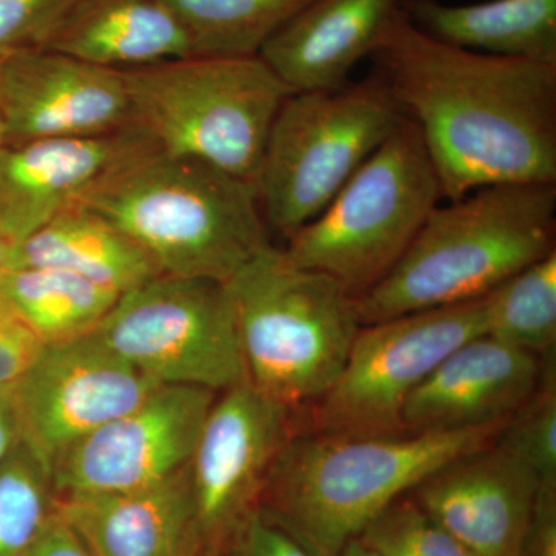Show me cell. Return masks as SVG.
<instances>
[{
	"label": "cell",
	"instance_id": "obj_28",
	"mask_svg": "<svg viewBox=\"0 0 556 556\" xmlns=\"http://www.w3.org/2000/svg\"><path fill=\"white\" fill-rule=\"evenodd\" d=\"M357 538L380 556H473L409 493L380 511Z\"/></svg>",
	"mask_w": 556,
	"mask_h": 556
},
{
	"label": "cell",
	"instance_id": "obj_27",
	"mask_svg": "<svg viewBox=\"0 0 556 556\" xmlns=\"http://www.w3.org/2000/svg\"><path fill=\"white\" fill-rule=\"evenodd\" d=\"M496 444L530 468L541 484H556L555 358L535 394L507 420Z\"/></svg>",
	"mask_w": 556,
	"mask_h": 556
},
{
	"label": "cell",
	"instance_id": "obj_6",
	"mask_svg": "<svg viewBox=\"0 0 556 556\" xmlns=\"http://www.w3.org/2000/svg\"><path fill=\"white\" fill-rule=\"evenodd\" d=\"M123 75L131 124L159 152L252 182L278 110L294 93L260 56H186Z\"/></svg>",
	"mask_w": 556,
	"mask_h": 556
},
{
	"label": "cell",
	"instance_id": "obj_20",
	"mask_svg": "<svg viewBox=\"0 0 556 556\" xmlns=\"http://www.w3.org/2000/svg\"><path fill=\"white\" fill-rule=\"evenodd\" d=\"M43 49L119 72L193 56L161 0H78Z\"/></svg>",
	"mask_w": 556,
	"mask_h": 556
},
{
	"label": "cell",
	"instance_id": "obj_30",
	"mask_svg": "<svg viewBox=\"0 0 556 556\" xmlns=\"http://www.w3.org/2000/svg\"><path fill=\"white\" fill-rule=\"evenodd\" d=\"M43 346L9 300L0 294V393L13 390Z\"/></svg>",
	"mask_w": 556,
	"mask_h": 556
},
{
	"label": "cell",
	"instance_id": "obj_17",
	"mask_svg": "<svg viewBox=\"0 0 556 556\" xmlns=\"http://www.w3.org/2000/svg\"><path fill=\"white\" fill-rule=\"evenodd\" d=\"M482 334L457 346L409 396L408 433L504 426L535 394L548 362Z\"/></svg>",
	"mask_w": 556,
	"mask_h": 556
},
{
	"label": "cell",
	"instance_id": "obj_11",
	"mask_svg": "<svg viewBox=\"0 0 556 556\" xmlns=\"http://www.w3.org/2000/svg\"><path fill=\"white\" fill-rule=\"evenodd\" d=\"M159 387L97 331L46 345L10 391L20 442L51 475L70 448Z\"/></svg>",
	"mask_w": 556,
	"mask_h": 556
},
{
	"label": "cell",
	"instance_id": "obj_34",
	"mask_svg": "<svg viewBox=\"0 0 556 556\" xmlns=\"http://www.w3.org/2000/svg\"><path fill=\"white\" fill-rule=\"evenodd\" d=\"M17 444H20V434H17L10 391H7V393H0V464Z\"/></svg>",
	"mask_w": 556,
	"mask_h": 556
},
{
	"label": "cell",
	"instance_id": "obj_10",
	"mask_svg": "<svg viewBox=\"0 0 556 556\" xmlns=\"http://www.w3.org/2000/svg\"><path fill=\"white\" fill-rule=\"evenodd\" d=\"M485 334L484 298L362 325L342 371L309 408L308 431L404 433L402 412L430 372Z\"/></svg>",
	"mask_w": 556,
	"mask_h": 556
},
{
	"label": "cell",
	"instance_id": "obj_8",
	"mask_svg": "<svg viewBox=\"0 0 556 556\" xmlns=\"http://www.w3.org/2000/svg\"><path fill=\"white\" fill-rule=\"evenodd\" d=\"M402 116L375 73L338 89L289 94L254 178L269 230L288 240L316 218Z\"/></svg>",
	"mask_w": 556,
	"mask_h": 556
},
{
	"label": "cell",
	"instance_id": "obj_33",
	"mask_svg": "<svg viewBox=\"0 0 556 556\" xmlns=\"http://www.w3.org/2000/svg\"><path fill=\"white\" fill-rule=\"evenodd\" d=\"M27 556H94L75 529L54 510Z\"/></svg>",
	"mask_w": 556,
	"mask_h": 556
},
{
	"label": "cell",
	"instance_id": "obj_29",
	"mask_svg": "<svg viewBox=\"0 0 556 556\" xmlns=\"http://www.w3.org/2000/svg\"><path fill=\"white\" fill-rule=\"evenodd\" d=\"M78 0H0V56L43 49Z\"/></svg>",
	"mask_w": 556,
	"mask_h": 556
},
{
	"label": "cell",
	"instance_id": "obj_13",
	"mask_svg": "<svg viewBox=\"0 0 556 556\" xmlns=\"http://www.w3.org/2000/svg\"><path fill=\"white\" fill-rule=\"evenodd\" d=\"M215 391L160 386L78 442L51 468L58 496L129 492L160 484L192 459Z\"/></svg>",
	"mask_w": 556,
	"mask_h": 556
},
{
	"label": "cell",
	"instance_id": "obj_23",
	"mask_svg": "<svg viewBox=\"0 0 556 556\" xmlns=\"http://www.w3.org/2000/svg\"><path fill=\"white\" fill-rule=\"evenodd\" d=\"M0 294L43 345L97 331L121 295L67 270L42 266L11 268L0 280Z\"/></svg>",
	"mask_w": 556,
	"mask_h": 556
},
{
	"label": "cell",
	"instance_id": "obj_21",
	"mask_svg": "<svg viewBox=\"0 0 556 556\" xmlns=\"http://www.w3.org/2000/svg\"><path fill=\"white\" fill-rule=\"evenodd\" d=\"M401 10L417 30L439 42L556 65V0H486L470 5L402 0Z\"/></svg>",
	"mask_w": 556,
	"mask_h": 556
},
{
	"label": "cell",
	"instance_id": "obj_1",
	"mask_svg": "<svg viewBox=\"0 0 556 556\" xmlns=\"http://www.w3.org/2000/svg\"><path fill=\"white\" fill-rule=\"evenodd\" d=\"M369 58L419 129L444 199L485 186L556 182V65L439 42L402 10Z\"/></svg>",
	"mask_w": 556,
	"mask_h": 556
},
{
	"label": "cell",
	"instance_id": "obj_16",
	"mask_svg": "<svg viewBox=\"0 0 556 556\" xmlns=\"http://www.w3.org/2000/svg\"><path fill=\"white\" fill-rule=\"evenodd\" d=\"M159 150L131 124L91 137L33 139L0 152V218L24 241L129 161Z\"/></svg>",
	"mask_w": 556,
	"mask_h": 556
},
{
	"label": "cell",
	"instance_id": "obj_32",
	"mask_svg": "<svg viewBox=\"0 0 556 556\" xmlns=\"http://www.w3.org/2000/svg\"><path fill=\"white\" fill-rule=\"evenodd\" d=\"M519 556H556V484L538 490Z\"/></svg>",
	"mask_w": 556,
	"mask_h": 556
},
{
	"label": "cell",
	"instance_id": "obj_12",
	"mask_svg": "<svg viewBox=\"0 0 556 556\" xmlns=\"http://www.w3.org/2000/svg\"><path fill=\"white\" fill-rule=\"evenodd\" d=\"M291 409L243 382L223 391L204 420L189 463L201 546L225 556L258 511L270 471L295 433Z\"/></svg>",
	"mask_w": 556,
	"mask_h": 556
},
{
	"label": "cell",
	"instance_id": "obj_19",
	"mask_svg": "<svg viewBox=\"0 0 556 556\" xmlns=\"http://www.w3.org/2000/svg\"><path fill=\"white\" fill-rule=\"evenodd\" d=\"M402 0H309L258 56L292 91L331 90L371 56Z\"/></svg>",
	"mask_w": 556,
	"mask_h": 556
},
{
	"label": "cell",
	"instance_id": "obj_22",
	"mask_svg": "<svg viewBox=\"0 0 556 556\" xmlns=\"http://www.w3.org/2000/svg\"><path fill=\"white\" fill-rule=\"evenodd\" d=\"M16 266L67 270L118 294L161 276L144 249L80 203L64 208L22 241Z\"/></svg>",
	"mask_w": 556,
	"mask_h": 556
},
{
	"label": "cell",
	"instance_id": "obj_31",
	"mask_svg": "<svg viewBox=\"0 0 556 556\" xmlns=\"http://www.w3.org/2000/svg\"><path fill=\"white\" fill-rule=\"evenodd\" d=\"M225 556H313L283 529L255 511L230 541Z\"/></svg>",
	"mask_w": 556,
	"mask_h": 556
},
{
	"label": "cell",
	"instance_id": "obj_9",
	"mask_svg": "<svg viewBox=\"0 0 556 556\" xmlns=\"http://www.w3.org/2000/svg\"><path fill=\"white\" fill-rule=\"evenodd\" d=\"M97 334L160 386L223 393L248 382L228 287L161 276L123 292Z\"/></svg>",
	"mask_w": 556,
	"mask_h": 556
},
{
	"label": "cell",
	"instance_id": "obj_7",
	"mask_svg": "<svg viewBox=\"0 0 556 556\" xmlns=\"http://www.w3.org/2000/svg\"><path fill=\"white\" fill-rule=\"evenodd\" d=\"M442 199L420 131L402 116L331 203L287 240L283 252L358 298L396 266Z\"/></svg>",
	"mask_w": 556,
	"mask_h": 556
},
{
	"label": "cell",
	"instance_id": "obj_4",
	"mask_svg": "<svg viewBox=\"0 0 556 556\" xmlns=\"http://www.w3.org/2000/svg\"><path fill=\"white\" fill-rule=\"evenodd\" d=\"M556 182L485 186L431 212L396 266L356 298L362 325L485 298L555 251Z\"/></svg>",
	"mask_w": 556,
	"mask_h": 556
},
{
	"label": "cell",
	"instance_id": "obj_26",
	"mask_svg": "<svg viewBox=\"0 0 556 556\" xmlns=\"http://www.w3.org/2000/svg\"><path fill=\"white\" fill-rule=\"evenodd\" d=\"M56 501L49 470L20 442L0 464V556H27Z\"/></svg>",
	"mask_w": 556,
	"mask_h": 556
},
{
	"label": "cell",
	"instance_id": "obj_35",
	"mask_svg": "<svg viewBox=\"0 0 556 556\" xmlns=\"http://www.w3.org/2000/svg\"><path fill=\"white\" fill-rule=\"evenodd\" d=\"M20 247L21 241L11 232L5 222L0 218V280L13 268L14 258H16Z\"/></svg>",
	"mask_w": 556,
	"mask_h": 556
},
{
	"label": "cell",
	"instance_id": "obj_18",
	"mask_svg": "<svg viewBox=\"0 0 556 556\" xmlns=\"http://www.w3.org/2000/svg\"><path fill=\"white\" fill-rule=\"evenodd\" d=\"M56 510L94 556H190L204 552L189 466L144 489L58 496Z\"/></svg>",
	"mask_w": 556,
	"mask_h": 556
},
{
	"label": "cell",
	"instance_id": "obj_14",
	"mask_svg": "<svg viewBox=\"0 0 556 556\" xmlns=\"http://www.w3.org/2000/svg\"><path fill=\"white\" fill-rule=\"evenodd\" d=\"M7 144L91 137L131 126L123 72L46 49L2 54Z\"/></svg>",
	"mask_w": 556,
	"mask_h": 556
},
{
	"label": "cell",
	"instance_id": "obj_5",
	"mask_svg": "<svg viewBox=\"0 0 556 556\" xmlns=\"http://www.w3.org/2000/svg\"><path fill=\"white\" fill-rule=\"evenodd\" d=\"M226 287L249 382L291 412L311 407L334 386L362 327L356 298L274 244Z\"/></svg>",
	"mask_w": 556,
	"mask_h": 556
},
{
	"label": "cell",
	"instance_id": "obj_15",
	"mask_svg": "<svg viewBox=\"0 0 556 556\" xmlns=\"http://www.w3.org/2000/svg\"><path fill=\"white\" fill-rule=\"evenodd\" d=\"M541 482L492 442L450 460L409 492L473 556H519Z\"/></svg>",
	"mask_w": 556,
	"mask_h": 556
},
{
	"label": "cell",
	"instance_id": "obj_38",
	"mask_svg": "<svg viewBox=\"0 0 556 556\" xmlns=\"http://www.w3.org/2000/svg\"><path fill=\"white\" fill-rule=\"evenodd\" d=\"M190 556H217V555H211V554H207V552H199V554L190 555Z\"/></svg>",
	"mask_w": 556,
	"mask_h": 556
},
{
	"label": "cell",
	"instance_id": "obj_3",
	"mask_svg": "<svg viewBox=\"0 0 556 556\" xmlns=\"http://www.w3.org/2000/svg\"><path fill=\"white\" fill-rule=\"evenodd\" d=\"M79 203L127 233L166 276L226 285L273 244L254 182L159 150L121 166Z\"/></svg>",
	"mask_w": 556,
	"mask_h": 556
},
{
	"label": "cell",
	"instance_id": "obj_36",
	"mask_svg": "<svg viewBox=\"0 0 556 556\" xmlns=\"http://www.w3.org/2000/svg\"><path fill=\"white\" fill-rule=\"evenodd\" d=\"M336 556H380L378 552L375 551V548H371L368 546V544H365L364 541L361 540V538H354V540H351L350 543L346 544L345 547L342 548V551L339 552Z\"/></svg>",
	"mask_w": 556,
	"mask_h": 556
},
{
	"label": "cell",
	"instance_id": "obj_2",
	"mask_svg": "<svg viewBox=\"0 0 556 556\" xmlns=\"http://www.w3.org/2000/svg\"><path fill=\"white\" fill-rule=\"evenodd\" d=\"M506 426V424H504ZM504 426L430 433H294L270 471L258 510L313 556H336L380 511Z\"/></svg>",
	"mask_w": 556,
	"mask_h": 556
},
{
	"label": "cell",
	"instance_id": "obj_37",
	"mask_svg": "<svg viewBox=\"0 0 556 556\" xmlns=\"http://www.w3.org/2000/svg\"><path fill=\"white\" fill-rule=\"evenodd\" d=\"M0 70H2V56H0ZM7 146L5 121H3L2 97H0V152Z\"/></svg>",
	"mask_w": 556,
	"mask_h": 556
},
{
	"label": "cell",
	"instance_id": "obj_24",
	"mask_svg": "<svg viewBox=\"0 0 556 556\" xmlns=\"http://www.w3.org/2000/svg\"><path fill=\"white\" fill-rule=\"evenodd\" d=\"M188 33L193 56H258L309 0H161Z\"/></svg>",
	"mask_w": 556,
	"mask_h": 556
},
{
	"label": "cell",
	"instance_id": "obj_25",
	"mask_svg": "<svg viewBox=\"0 0 556 556\" xmlns=\"http://www.w3.org/2000/svg\"><path fill=\"white\" fill-rule=\"evenodd\" d=\"M485 334L541 358L555 357L556 249L484 298Z\"/></svg>",
	"mask_w": 556,
	"mask_h": 556
}]
</instances>
